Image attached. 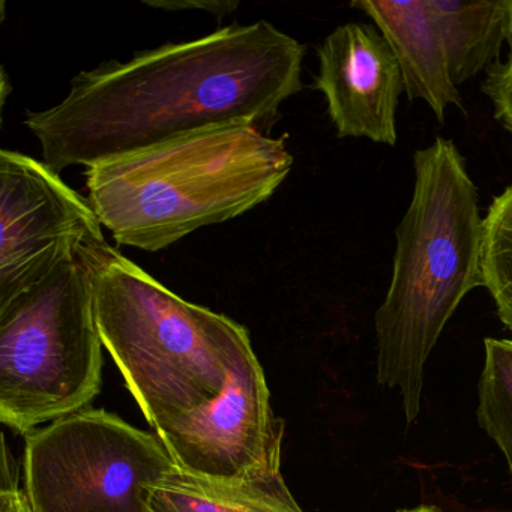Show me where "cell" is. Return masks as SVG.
Wrapping results in <instances>:
<instances>
[{"mask_svg": "<svg viewBox=\"0 0 512 512\" xmlns=\"http://www.w3.org/2000/svg\"><path fill=\"white\" fill-rule=\"evenodd\" d=\"M506 44L508 56L485 71L487 77L482 83V92L493 104L494 119L512 136V14Z\"/></svg>", "mask_w": 512, "mask_h": 512, "instance_id": "9a60e30c", "label": "cell"}, {"mask_svg": "<svg viewBox=\"0 0 512 512\" xmlns=\"http://www.w3.org/2000/svg\"><path fill=\"white\" fill-rule=\"evenodd\" d=\"M283 433L251 347L217 400L157 436L179 469L214 481H247L281 473Z\"/></svg>", "mask_w": 512, "mask_h": 512, "instance_id": "ba28073f", "label": "cell"}, {"mask_svg": "<svg viewBox=\"0 0 512 512\" xmlns=\"http://www.w3.org/2000/svg\"><path fill=\"white\" fill-rule=\"evenodd\" d=\"M398 512H442V511H440L439 508H436V506L421 505V506H416V508L404 509V511H398Z\"/></svg>", "mask_w": 512, "mask_h": 512, "instance_id": "e0dca14e", "label": "cell"}, {"mask_svg": "<svg viewBox=\"0 0 512 512\" xmlns=\"http://www.w3.org/2000/svg\"><path fill=\"white\" fill-rule=\"evenodd\" d=\"M476 418L505 455L512 479V341L487 338Z\"/></svg>", "mask_w": 512, "mask_h": 512, "instance_id": "4fadbf2b", "label": "cell"}, {"mask_svg": "<svg viewBox=\"0 0 512 512\" xmlns=\"http://www.w3.org/2000/svg\"><path fill=\"white\" fill-rule=\"evenodd\" d=\"M149 512H304L283 475L214 481L178 466L152 485Z\"/></svg>", "mask_w": 512, "mask_h": 512, "instance_id": "8fae6325", "label": "cell"}, {"mask_svg": "<svg viewBox=\"0 0 512 512\" xmlns=\"http://www.w3.org/2000/svg\"><path fill=\"white\" fill-rule=\"evenodd\" d=\"M160 437L103 409H86L26 436L32 512H149V491L175 469Z\"/></svg>", "mask_w": 512, "mask_h": 512, "instance_id": "8992f818", "label": "cell"}, {"mask_svg": "<svg viewBox=\"0 0 512 512\" xmlns=\"http://www.w3.org/2000/svg\"><path fill=\"white\" fill-rule=\"evenodd\" d=\"M482 278L500 322L512 332V184L494 197L484 218Z\"/></svg>", "mask_w": 512, "mask_h": 512, "instance_id": "5bb4252c", "label": "cell"}, {"mask_svg": "<svg viewBox=\"0 0 512 512\" xmlns=\"http://www.w3.org/2000/svg\"><path fill=\"white\" fill-rule=\"evenodd\" d=\"M350 7L364 11L391 47L403 77L407 100H421L445 121L449 106L464 110L452 82L448 53L439 22L428 0H355Z\"/></svg>", "mask_w": 512, "mask_h": 512, "instance_id": "30bf717a", "label": "cell"}, {"mask_svg": "<svg viewBox=\"0 0 512 512\" xmlns=\"http://www.w3.org/2000/svg\"><path fill=\"white\" fill-rule=\"evenodd\" d=\"M94 287L104 347L157 433L217 400L253 347L244 326L170 292L110 245Z\"/></svg>", "mask_w": 512, "mask_h": 512, "instance_id": "277c9868", "label": "cell"}, {"mask_svg": "<svg viewBox=\"0 0 512 512\" xmlns=\"http://www.w3.org/2000/svg\"><path fill=\"white\" fill-rule=\"evenodd\" d=\"M439 22L455 86L497 62L511 28L512 0H428Z\"/></svg>", "mask_w": 512, "mask_h": 512, "instance_id": "7c38bea8", "label": "cell"}, {"mask_svg": "<svg viewBox=\"0 0 512 512\" xmlns=\"http://www.w3.org/2000/svg\"><path fill=\"white\" fill-rule=\"evenodd\" d=\"M106 244L88 199L44 161L0 151V307L80 248Z\"/></svg>", "mask_w": 512, "mask_h": 512, "instance_id": "52a82bcc", "label": "cell"}, {"mask_svg": "<svg viewBox=\"0 0 512 512\" xmlns=\"http://www.w3.org/2000/svg\"><path fill=\"white\" fill-rule=\"evenodd\" d=\"M415 187L395 230L391 283L374 317L377 383L400 392L407 424L421 412L425 365L467 293L484 287L478 190L452 140L413 155Z\"/></svg>", "mask_w": 512, "mask_h": 512, "instance_id": "7a4b0ae2", "label": "cell"}, {"mask_svg": "<svg viewBox=\"0 0 512 512\" xmlns=\"http://www.w3.org/2000/svg\"><path fill=\"white\" fill-rule=\"evenodd\" d=\"M314 88L325 95L337 136L397 145L400 65L379 29L367 23L338 26L319 47Z\"/></svg>", "mask_w": 512, "mask_h": 512, "instance_id": "9c48e42d", "label": "cell"}, {"mask_svg": "<svg viewBox=\"0 0 512 512\" xmlns=\"http://www.w3.org/2000/svg\"><path fill=\"white\" fill-rule=\"evenodd\" d=\"M292 166L286 136L227 125L95 164L86 188L119 245L157 253L266 202Z\"/></svg>", "mask_w": 512, "mask_h": 512, "instance_id": "3957f363", "label": "cell"}, {"mask_svg": "<svg viewBox=\"0 0 512 512\" xmlns=\"http://www.w3.org/2000/svg\"><path fill=\"white\" fill-rule=\"evenodd\" d=\"M106 244L74 251L0 307V421L17 433L86 409L100 394L95 269Z\"/></svg>", "mask_w": 512, "mask_h": 512, "instance_id": "5b68a950", "label": "cell"}, {"mask_svg": "<svg viewBox=\"0 0 512 512\" xmlns=\"http://www.w3.org/2000/svg\"><path fill=\"white\" fill-rule=\"evenodd\" d=\"M16 461L4 442L2 479H0V512H32L26 491L20 490Z\"/></svg>", "mask_w": 512, "mask_h": 512, "instance_id": "2e32d148", "label": "cell"}, {"mask_svg": "<svg viewBox=\"0 0 512 512\" xmlns=\"http://www.w3.org/2000/svg\"><path fill=\"white\" fill-rule=\"evenodd\" d=\"M305 47L266 20L109 61L71 80L67 97L28 112L44 163L92 167L227 125L271 133L302 91Z\"/></svg>", "mask_w": 512, "mask_h": 512, "instance_id": "6da1fadb", "label": "cell"}]
</instances>
